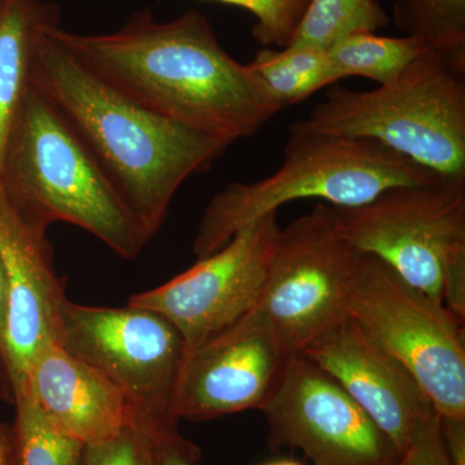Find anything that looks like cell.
Instances as JSON below:
<instances>
[{"label": "cell", "instance_id": "4fadbf2b", "mask_svg": "<svg viewBox=\"0 0 465 465\" xmlns=\"http://www.w3.org/2000/svg\"><path fill=\"white\" fill-rule=\"evenodd\" d=\"M0 262L8 290L0 361L9 385L25 376L43 349L58 344L65 291L54 271L47 229L27 222L0 186Z\"/></svg>", "mask_w": 465, "mask_h": 465}, {"label": "cell", "instance_id": "9a60e30c", "mask_svg": "<svg viewBox=\"0 0 465 465\" xmlns=\"http://www.w3.org/2000/svg\"><path fill=\"white\" fill-rule=\"evenodd\" d=\"M16 388H23L61 432L84 445L109 439L130 419L122 391L60 344L43 349L11 390Z\"/></svg>", "mask_w": 465, "mask_h": 465}, {"label": "cell", "instance_id": "44dd1931", "mask_svg": "<svg viewBox=\"0 0 465 465\" xmlns=\"http://www.w3.org/2000/svg\"><path fill=\"white\" fill-rule=\"evenodd\" d=\"M388 24L378 0H312L290 45L329 50L345 36L375 33Z\"/></svg>", "mask_w": 465, "mask_h": 465}, {"label": "cell", "instance_id": "4316f807", "mask_svg": "<svg viewBox=\"0 0 465 465\" xmlns=\"http://www.w3.org/2000/svg\"><path fill=\"white\" fill-rule=\"evenodd\" d=\"M0 465H15L14 428L0 423Z\"/></svg>", "mask_w": 465, "mask_h": 465}, {"label": "cell", "instance_id": "603a6c76", "mask_svg": "<svg viewBox=\"0 0 465 465\" xmlns=\"http://www.w3.org/2000/svg\"><path fill=\"white\" fill-rule=\"evenodd\" d=\"M155 434L130 416L119 432L84 445V465H155Z\"/></svg>", "mask_w": 465, "mask_h": 465}, {"label": "cell", "instance_id": "2e32d148", "mask_svg": "<svg viewBox=\"0 0 465 465\" xmlns=\"http://www.w3.org/2000/svg\"><path fill=\"white\" fill-rule=\"evenodd\" d=\"M56 25V9L42 0H0V171L39 43Z\"/></svg>", "mask_w": 465, "mask_h": 465}, {"label": "cell", "instance_id": "5bb4252c", "mask_svg": "<svg viewBox=\"0 0 465 465\" xmlns=\"http://www.w3.org/2000/svg\"><path fill=\"white\" fill-rule=\"evenodd\" d=\"M299 354L331 375L402 457L437 412L414 375L349 317Z\"/></svg>", "mask_w": 465, "mask_h": 465}, {"label": "cell", "instance_id": "9c48e42d", "mask_svg": "<svg viewBox=\"0 0 465 465\" xmlns=\"http://www.w3.org/2000/svg\"><path fill=\"white\" fill-rule=\"evenodd\" d=\"M358 260L323 202L281 228L256 308L290 356L347 320Z\"/></svg>", "mask_w": 465, "mask_h": 465}, {"label": "cell", "instance_id": "ffe728a7", "mask_svg": "<svg viewBox=\"0 0 465 465\" xmlns=\"http://www.w3.org/2000/svg\"><path fill=\"white\" fill-rule=\"evenodd\" d=\"M12 396L15 465H84V442L54 427L23 388L12 391Z\"/></svg>", "mask_w": 465, "mask_h": 465}, {"label": "cell", "instance_id": "8992f818", "mask_svg": "<svg viewBox=\"0 0 465 465\" xmlns=\"http://www.w3.org/2000/svg\"><path fill=\"white\" fill-rule=\"evenodd\" d=\"M348 317L414 375L440 418L465 419L463 323L443 302L360 253Z\"/></svg>", "mask_w": 465, "mask_h": 465}, {"label": "cell", "instance_id": "7402d4cb", "mask_svg": "<svg viewBox=\"0 0 465 465\" xmlns=\"http://www.w3.org/2000/svg\"><path fill=\"white\" fill-rule=\"evenodd\" d=\"M256 17L252 35L264 47H289L312 0H215Z\"/></svg>", "mask_w": 465, "mask_h": 465}, {"label": "cell", "instance_id": "7a4b0ae2", "mask_svg": "<svg viewBox=\"0 0 465 465\" xmlns=\"http://www.w3.org/2000/svg\"><path fill=\"white\" fill-rule=\"evenodd\" d=\"M50 29L36 50L32 84L63 116L152 238L183 183L210 170L232 143L163 118L119 94L82 65Z\"/></svg>", "mask_w": 465, "mask_h": 465}, {"label": "cell", "instance_id": "277c9868", "mask_svg": "<svg viewBox=\"0 0 465 465\" xmlns=\"http://www.w3.org/2000/svg\"><path fill=\"white\" fill-rule=\"evenodd\" d=\"M442 180L448 182L372 140L290 130L275 173L258 182L231 183L211 198L193 251L198 259L206 258L244 226L290 202L322 200L332 207H354L396 186Z\"/></svg>", "mask_w": 465, "mask_h": 465}, {"label": "cell", "instance_id": "3957f363", "mask_svg": "<svg viewBox=\"0 0 465 465\" xmlns=\"http://www.w3.org/2000/svg\"><path fill=\"white\" fill-rule=\"evenodd\" d=\"M18 213L42 228L70 223L119 258H137L150 240L57 110L30 84L0 171Z\"/></svg>", "mask_w": 465, "mask_h": 465}, {"label": "cell", "instance_id": "52a82bcc", "mask_svg": "<svg viewBox=\"0 0 465 465\" xmlns=\"http://www.w3.org/2000/svg\"><path fill=\"white\" fill-rule=\"evenodd\" d=\"M58 344L122 391L131 418L157 433L177 430L174 402L188 349L166 318L133 305L91 307L66 299Z\"/></svg>", "mask_w": 465, "mask_h": 465}, {"label": "cell", "instance_id": "30bf717a", "mask_svg": "<svg viewBox=\"0 0 465 465\" xmlns=\"http://www.w3.org/2000/svg\"><path fill=\"white\" fill-rule=\"evenodd\" d=\"M273 446L314 465H397L402 455L331 375L293 354L262 409Z\"/></svg>", "mask_w": 465, "mask_h": 465}, {"label": "cell", "instance_id": "5b68a950", "mask_svg": "<svg viewBox=\"0 0 465 465\" xmlns=\"http://www.w3.org/2000/svg\"><path fill=\"white\" fill-rule=\"evenodd\" d=\"M290 130L372 140L465 185V69L425 51L375 90L332 88Z\"/></svg>", "mask_w": 465, "mask_h": 465}, {"label": "cell", "instance_id": "f1b7e54d", "mask_svg": "<svg viewBox=\"0 0 465 465\" xmlns=\"http://www.w3.org/2000/svg\"><path fill=\"white\" fill-rule=\"evenodd\" d=\"M264 465H302L296 460H275L272 461V463H266Z\"/></svg>", "mask_w": 465, "mask_h": 465}, {"label": "cell", "instance_id": "ac0fdd59", "mask_svg": "<svg viewBox=\"0 0 465 465\" xmlns=\"http://www.w3.org/2000/svg\"><path fill=\"white\" fill-rule=\"evenodd\" d=\"M428 51L423 43L411 36L375 35L358 33L345 36L327 50L336 81L362 76L379 85L388 84L411 61Z\"/></svg>", "mask_w": 465, "mask_h": 465}, {"label": "cell", "instance_id": "cb8c5ba5", "mask_svg": "<svg viewBox=\"0 0 465 465\" xmlns=\"http://www.w3.org/2000/svg\"><path fill=\"white\" fill-rule=\"evenodd\" d=\"M405 457L407 465H452L443 446L437 412L425 421Z\"/></svg>", "mask_w": 465, "mask_h": 465}, {"label": "cell", "instance_id": "ba28073f", "mask_svg": "<svg viewBox=\"0 0 465 465\" xmlns=\"http://www.w3.org/2000/svg\"><path fill=\"white\" fill-rule=\"evenodd\" d=\"M342 240L442 302L443 282L465 268V185L396 186L354 207H332Z\"/></svg>", "mask_w": 465, "mask_h": 465}, {"label": "cell", "instance_id": "6da1fadb", "mask_svg": "<svg viewBox=\"0 0 465 465\" xmlns=\"http://www.w3.org/2000/svg\"><path fill=\"white\" fill-rule=\"evenodd\" d=\"M50 34L91 73L155 114L228 143L255 136L280 108L249 64L217 42L198 12L158 23L148 11L114 33Z\"/></svg>", "mask_w": 465, "mask_h": 465}, {"label": "cell", "instance_id": "7c38bea8", "mask_svg": "<svg viewBox=\"0 0 465 465\" xmlns=\"http://www.w3.org/2000/svg\"><path fill=\"white\" fill-rule=\"evenodd\" d=\"M290 354L258 308L186 351L177 385V419L208 420L260 410Z\"/></svg>", "mask_w": 465, "mask_h": 465}, {"label": "cell", "instance_id": "f546056e", "mask_svg": "<svg viewBox=\"0 0 465 465\" xmlns=\"http://www.w3.org/2000/svg\"><path fill=\"white\" fill-rule=\"evenodd\" d=\"M397 465H407V459H406V457H403L402 459H401L400 463L397 464Z\"/></svg>", "mask_w": 465, "mask_h": 465}, {"label": "cell", "instance_id": "484cf974", "mask_svg": "<svg viewBox=\"0 0 465 465\" xmlns=\"http://www.w3.org/2000/svg\"><path fill=\"white\" fill-rule=\"evenodd\" d=\"M440 430L452 465H465V419L440 418Z\"/></svg>", "mask_w": 465, "mask_h": 465}, {"label": "cell", "instance_id": "e0dca14e", "mask_svg": "<svg viewBox=\"0 0 465 465\" xmlns=\"http://www.w3.org/2000/svg\"><path fill=\"white\" fill-rule=\"evenodd\" d=\"M249 66L280 110L338 84L327 50L312 45H289L281 50L262 48Z\"/></svg>", "mask_w": 465, "mask_h": 465}, {"label": "cell", "instance_id": "d6986e66", "mask_svg": "<svg viewBox=\"0 0 465 465\" xmlns=\"http://www.w3.org/2000/svg\"><path fill=\"white\" fill-rule=\"evenodd\" d=\"M393 12L406 36L465 69V0H394Z\"/></svg>", "mask_w": 465, "mask_h": 465}, {"label": "cell", "instance_id": "d4e9b609", "mask_svg": "<svg viewBox=\"0 0 465 465\" xmlns=\"http://www.w3.org/2000/svg\"><path fill=\"white\" fill-rule=\"evenodd\" d=\"M154 451L155 465H195L201 455L177 430L155 434Z\"/></svg>", "mask_w": 465, "mask_h": 465}, {"label": "cell", "instance_id": "83f0119b", "mask_svg": "<svg viewBox=\"0 0 465 465\" xmlns=\"http://www.w3.org/2000/svg\"><path fill=\"white\" fill-rule=\"evenodd\" d=\"M8 312V290L5 282V271H3L2 262H0V349L3 347L5 335V324H7Z\"/></svg>", "mask_w": 465, "mask_h": 465}, {"label": "cell", "instance_id": "8fae6325", "mask_svg": "<svg viewBox=\"0 0 465 465\" xmlns=\"http://www.w3.org/2000/svg\"><path fill=\"white\" fill-rule=\"evenodd\" d=\"M278 213L251 223L232 240L128 305L157 312L182 333L186 349L208 341L258 304L281 226Z\"/></svg>", "mask_w": 465, "mask_h": 465}]
</instances>
